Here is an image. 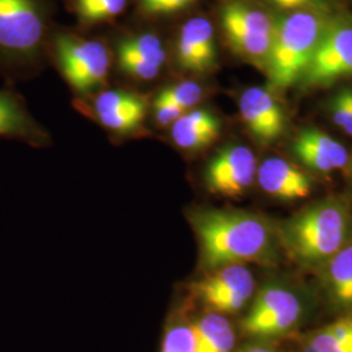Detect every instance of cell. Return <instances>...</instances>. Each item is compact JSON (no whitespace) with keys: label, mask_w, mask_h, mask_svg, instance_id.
<instances>
[{"label":"cell","mask_w":352,"mask_h":352,"mask_svg":"<svg viewBox=\"0 0 352 352\" xmlns=\"http://www.w3.org/2000/svg\"><path fill=\"white\" fill-rule=\"evenodd\" d=\"M221 123L208 110H189L171 126V139L184 151H201L219 138Z\"/></svg>","instance_id":"e0dca14e"},{"label":"cell","mask_w":352,"mask_h":352,"mask_svg":"<svg viewBox=\"0 0 352 352\" xmlns=\"http://www.w3.org/2000/svg\"><path fill=\"white\" fill-rule=\"evenodd\" d=\"M47 32L45 0H0V68L16 72L38 63Z\"/></svg>","instance_id":"277c9868"},{"label":"cell","mask_w":352,"mask_h":352,"mask_svg":"<svg viewBox=\"0 0 352 352\" xmlns=\"http://www.w3.org/2000/svg\"><path fill=\"white\" fill-rule=\"evenodd\" d=\"M302 316V302L289 289L267 286L260 291L251 311L243 321V330L256 337L285 333Z\"/></svg>","instance_id":"52a82bcc"},{"label":"cell","mask_w":352,"mask_h":352,"mask_svg":"<svg viewBox=\"0 0 352 352\" xmlns=\"http://www.w3.org/2000/svg\"><path fill=\"white\" fill-rule=\"evenodd\" d=\"M126 7V0H74L77 17L88 25L113 21Z\"/></svg>","instance_id":"7402d4cb"},{"label":"cell","mask_w":352,"mask_h":352,"mask_svg":"<svg viewBox=\"0 0 352 352\" xmlns=\"http://www.w3.org/2000/svg\"><path fill=\"white\" fill-rule=\"evenodd\" d=\"M329 352H352V340L351 342H349V343H346V344H342L340 347H337V349H334V350H331V351Z\"/></svg>","instance_id":"83f0119b"},{"label":"cell","mask_w":352,"mask_h":352,"mask_svg":"<svg viewBox=\"0 0 352 352\" xmlns=\"http://www.w3.org/2000/svg\"><path fill=\"white\" fill-rule=\"evenodd\" d=\"M0 138L38 142L42 131L26 111L24 103L11 91L0 90Z\"/></svg>","instance_id":"ac0fdd59"},{"label":"cell","mask_w":352,"mask_h":352,"mask_svg":"<svg viewBox=\"0 0 352 352\" xmlns=\"http://www.w3.org/2000/svg\"><path fill=\"white\" fill-rule=\"evenodd\" d=\"M221 24L232 50L247 60L266 64L274 23L250 4L231 0L221 10Z\"/></svg>","instance_id":"8992f818"},{"label":"cell","mask_w":352,"mask_h":352,"mask_svg":"<svg viewBox=\"0 0 352 352\" xmlns=\"http://www.w3.org/2000/svg\"><path fill=\"white\" fill-rule=\"evenodd\" d=\"M200 240L202 265L219 269L243 263L270 264L276 257V235L256 214L206 209L192 215Z\"/></svg>","instance_id":"6da1fadb"},{"label":"cell","mask_w":352,"mask_h":352,"mask_svg":"<svg viewBox=\"0 0 352 352\" xmlns=\"http://www.w3.org/2000/svg\"><path fill=\"white\" fill-rule=\"evenodd\" d=\"M119 68L139 81L157 78L167 60L164 41L153 33H139L119 41L116 47Z\"/></svg>","instance_id":"8fae6325"},{"label":"cell","mask_w":352,"mask_h":352,"mask_svg":"<svg viewBox=\"0 0 352 352\" xmlns=\"http://www.w3.org/2000/svg\"><path fill=\"white\" fill-rule=\"evenodd\" d=\"M239 109L241 119L254 139L267 144L282 136L285 113L267 89H245L240 97Z\"/></svg>","instance_id":"4fadbf2b"},{"label":"cell","mask_w":352,"mask_h":352,"mask_svg":"<svg viewBox=\"0 0 352 352\" xmlns=\"http://www.w3.org/2000/svg\"><path fill=\"white\" fill-rule=\"evenodd\" d=\"M256 176L264 192L280 200L294 201L312 192V177L280 158H267L257 168Z\"/></svg>","instance_id":"2e32d148"},{"label":"cell","mask_w":352,"mask_h":352,"mask_svg":"<svg viewBox=\"0 0 352 352\" xmlns=\"http://www.w3.org/2000/svg\"><path fill=\"white\" fill-rule=\"evenodd\" d=\"M327 280L336 302L352 305V243L346 244L329 260Z\"/></svg>","instance_id":"ffe728a7"},{"label":"cell","mask_w":352,"mask_h":352,"mask_svg":"<svg viewBox=\"0 0 352 352\" xmlns=\"http://www.w3.org/2000/svg\"><path fill=\"white\" fill-rule=\"evenodd\" d=\"M244 352H276L273 351V350H270V349H265V347H253V349H250V350H247V351Z\"/></svg>","instance_id":"f1b7e54d"},{"label":"cell","mask_w":352,"mask_h":352,"mask_svg":"<svg viewBox=\"0 0 352 352\" xmlns=\"http://www.w3.org/2000/svg\"><path fill=\"white\" fill-rule=\"evenodd\" d=\"M351 173H352V162H351Z\"/></svg>","instance_id":"f546056e"},{"label":"cell","mask_w":352,"mask_h":352,"mask_svg":"<svg viewBox=\"0 0 352 352\" xmlns=\"http://www.w3.org/2000/svg\"><path fill=\"white\" fill-rule=\"evenodd\" d=\"M352 75V25L327 28L302 78L308 85H327Z\"/></svg>","instance_id":"30bf717a"},{"label":"cell","mask_w":352,"mask_h":352,"mask_svg":"<svg viewBox=\"0 0 352 352\" xmlns=\"http://www.w3.org/2000/svg\"><path fill=\"white\" fill-rule=\"evenodd\" d=\"M192 327L196 352H231L235 346V333L225 316L209 312Z\"/></svg>","instance_id":"d6986e66"},{"label":"cell","mask_w":352,"mask_h":352,"mask_svg":"<svg viewBox=\"0 0 352 352\" xmlns=\"http://www.w3.org/2000/svg\"><path fill=\"white\" fill-rule=\"evenodd\" d=\"M351 96H352V90H351Z\"/></svg>","instance_id":"4dcf8cb0"},{"label":"cell","mask_w":352,"mask_h":352,"mask_svg":"<svg viewBox=\"0 0 352 352\" xmlns=\"http://www.w3.org/2000/svg\"><path fill=\"white\" fill-rule=\"evenodd\" d=\"M195 0H138L139 10L148 16H168L182 12Z\"/></svg>","instance_id":"484cf974"},{"label":"cell","mask_w":352,"mask_h":352,"mask_svg":"<svg viewBox=\"0 0 352 352\" xmlns=\"http://www.w3.org/2000/svg\"><path fill=\"white\" fill-rule=\"evenodd\" d=\"M176 62L183 71L206 74L217 62L212 23L202 16L189 19L180 28L176 39Z\"/></svg>","instance_id":"7c38bea8"},{"label":"cell","mask_w":352,"mask_h":352,"mask_svg":"<svg viewBox=\"0 0 352 352\" xmlns=\"http://www.w3.org/2000/svg\"><path fill=\"white\" fill-rule=\"evenodd\" d=\"M257 175L253 151L232 144L218 151L206 166L205 184L210 192L225 197H238L251 187Z\"/></svg>","instance_id":"ba28073f"},{"label":"cell","mask_w":352,"mask_h":352,"mask_svg":"<svg viewBox=\"0 0 352 352\" xmlns=\"http://www.w3.org/2000/svg\"><path fill=\"white\" fill-rule=\"evenodd\" d=\"M327 28L321 14L309 11L291 13L274 23L266 62L274 88H289L302 77Z\"/></svg>","instance_id":"3957f363"},{"label":"cell","mask_w":352,"mask_h":352,"mask_svg":"<svg viewBox=\"0 0 352 352\" xmlns=\"http://www.w3.org/2000/svg\"><path fill=\"white\" fill-rule=\"evenodd\" d=\"M352 340V317L317 330L304 344V352H329Z\"/></svg>","instance_id":"44dd1931"},{"label":"cell","mask_w":352,"mask_h":352,"mask_svg":"<svg viewBox=\"0 0 352 352\" xmlns=\"http://www.w3.org/2000/svg\"><path fill=\"white\" fill-rule=\"evenodd\" d=\"M331 113L334 122L352 136L351 89H343L331 101Z\"/></svg>","instance_id":"d4e9b609"},{"label":"cell","mask_w":352,"mask_h":352,"mask_svg":"<svg viewBox=\"0 0 352 352\" xmlns=\"http://www.w3.org/2000/svg\"><path fill=\"white\" fill-rule=\"evenodd\" d=\"M204 97V90L195 81H182L164 88L154 100V104H168L189 111Z\"/></svg>","instance_id":"603a6c76"},{"label":"cell","mask_w":352,"mask_h":352,"mask_svg":"<svg viewBox=\"0 0 352 352\" xmlns=\"http://www.w3.org/2000/svg\"><path fill=\"white\" fill-rule=\"evenodd\" d=\"M161 352H196L195 334L190 325L176 324L164 334Z\"/></svg>","instance_id":"cb8c5ba5"},{"label":"cell","mask_w":352,"mask_h":352,"mask_svg":"<svg viewBox=\"0 0 352 352\" xmlns=\"http://www.w3.org/2000/svg\"><path fill=\"white\" fill-rule=\"evenodd\" d=\"M196 294L217 314H234L251 299L254 279L243 265H227L196 283Z\"/></svg>","instance_id":"9c48e42d"},{"label":"cell","mask_w":352,"mask_h":352,"mask_svg":"<svg viewBox=\"0 0 352 352\" xmlns=\"http://www.w3.org/2000/svg\"><path fill=\"white\" fill-rule=\"evenodd\" d=\"M52 54L64 78L78 94H89L106 84L111 56L101 41L60 33L52 39Z\"/></svg>","instance_id":"5b68a950"},{"label":"cell","mask_w":352,"mask_h":352,"mask_svg":"<svg viewBox=\"0 0 352 352\" xmlns=\"http://www.w3.org/2000/svg\"><path fill=\"white\" fill-rule=\"evenodd\" d=\"M350 223L349 206L338 199H327L289 219L280 238L295 260L316 264L330 260L346 245Z\"/></svg>","instance_id":"7a4b0ae2"},{"label":"cell","mask_w":352,"mask_h":352,"mask_svg":"<svg viewBox=\"0 0 352 352\" xmlns=\"http://www.w3.org/2000/svg\"><path fill=\"white\" fill-rule=\"evenodd\" d=\"M269 1H272L274 6L283 10H298L312 4L316 0H269Z\"/></svg>","instance_id":"4316f807"},{"label":"cell","mask_w":352,"mask_h":352,"mask_svg":"<svg viewBox=\"0 0 352 352\" xmlns=\"http://www.w3.org/2000/svg\"><path fill=\"white\" fill-rule=\"evenodd\" d=\"M102 126L116 133H131L142 126L148 102L133 91L110 89L98 94L93 103Z\"/></svg>","instance_id":"5bb4252c"},{"label":"cell","mask_w":352,"mask_h":352,"mask_svg":"<svg viewBox=\"0 0 352 352\" xmlns=\"http://www.w3.org/2000/svg\"><path fill=\"white\" fill-rule=\"evenodd\" d=\"M292 149L305 167L322 174L343 168L350 161L349 151L340 142L316 128L299 132Z\"/></svg>","instance_id":"9a60e30c"}]
</instances>
